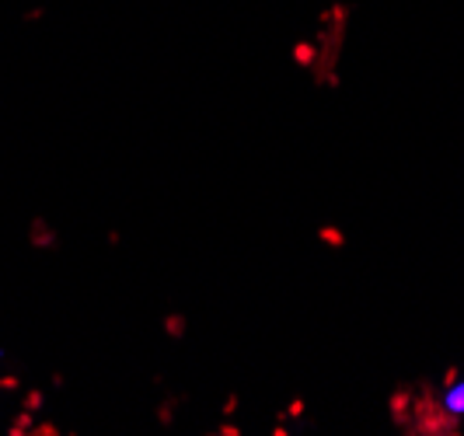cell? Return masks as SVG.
<instances>
[{"mask_svg": "<svg viewBox=\"0 0 464 436\" xmlns=\"http://www.w3.org/2000/svg\"><path fill=\"white\" fill-rule=\"evenodd\" d=\"M409 422H412L409 433H461V415L447 412L443 402L437 405L430 391L416 402V419H409Z\"/></svg>", "mask_w": 464, "mask_h": 436, "instance_id": "cell-1", "label": "cell"}, {"mask_svg": "<svg viewBox=\"0 0 464 436\" xmlns=\"http://www.w3.org/2000/svg\"><path fill=\"white\" fill-rule=\"evenodd\" d=\"M443 409L464 419V381H461V377H458V381L447 388V394H443Z\"/></svg>", "mask_w": 464, "mask_h": 436, "instance_id": "cell-2", "label": "cell"}, {"mask_svg": "<svg viewBox=\"0 0 464 436\" xmlns=\"http://www.w3.org/2000/svg\"><path fill=\"white\" fill-rule=\"evenodd\" d=\"M392 409H395V422H398V426H409V409H412V394H409V391H398L395 402H392Z\"/></svg>", "mask_w": 464, "mask_h": 436, "instance_id": "cell-3", "label": "cell"}, {"mask_svg": "<svg viewBox=\"0 0 464 436\" xmlns=\"http://www.w3.org/2000/svg\"><path fill=\"white\" fill-rule=\"evenodd\" d=\"M322 237H325V241H332V245H343V234H339V230H322Z\"/></svg>", "mask_w": 464, "mask_h": 436, "instance_id": "cell-4", "label": "cell"}, {"mask_svg": "<svg viewBox=\"0 0 464 436\" xmlns=\"http://www.w3.org/2000/svg\"><path fill=\"white\" fill-rule=\"evenodd\" d=\"M454 381H458V367H450V370H447V373H443V384H447V388H450Z\"/></svg>", "mask_w": 464, "mask_h": 436, "instance_id": "cell-5", "label": "cell"}]
</instances>
